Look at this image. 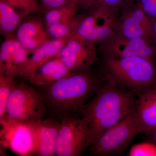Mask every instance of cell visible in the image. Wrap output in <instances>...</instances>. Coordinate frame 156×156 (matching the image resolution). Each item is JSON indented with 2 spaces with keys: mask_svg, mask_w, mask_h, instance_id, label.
<instances>
[{
  "mask_svg": "<svg viewBox=\"0 0 156 156\" xmlns=\"http://www.w3.org/2000/svg\"><path fill=\"white\" fill-rule=\"evenodd\" d=\"M99 81L87 71L71 72L52 83L38 87L48 112L61 121L81 115L89 98L100 88Z\"/></svg>",
  "mask_w": 156,
  "mask_h": 156,
  "instance_id": "6da1fadb",
  "label": "cell"
},
{
  "mask_svg": "<svg viewBox=\"0 0 156 156\" xmlns=\"http://www.w3.org/2000/svg\"><path fill=\"white\" fill-rule=\"evenodd\" d=\"M135 95L109 82L101 86L95 96L81 111V115L89 123L92 143L105 131L134 112Z\"/></svg>",
  "mask_w": 156,
  "mask_h": 156,
  "instance_id": "7a4b0ae2",
  "label": "cell"
},
{
  "mask_svg": "<svg viewBox=\"0 0 156 156\" xmlns=\"http://www.w3.org/2000/svg\"><path fill=\"white\" fill-rule=\"evenodd\" d=\"M102 72L107 82L135 95L156 85L154 62L142 57L119 58L105 56Z\"/></svg>",
  "mask_w": 156,
  "mask_h": 156,
  "instance_id": "3957f363",
  "label": "cell"
},
{
  "mask_svg": "<svg viewBox=\"0 0 156 156\" xmlns=\"http://www.w3.org/2000/svg\"><path fill=\"white\" fill-rule=\"evenodd\" d=\"M47 112L38 90L24 80L17 82L9 98L5 117L20 122L35 124L43 119Z\"/></svg>",
  "mask_w": 156,
  "mask_h": 156,
  "instance_id": "277c9868",
  "label": "cell"
},
{
  "mask_svg": "<svg viewBox=\"0 0 156 156\" xmlns=\"http://www.w3.org/2000/svg\"><path fill=\"white\" fill-rule=\"evenodd\" d=\"M134 113L125 117L106 131L90 146L92 154L116 155L122 153L140 134Z\"/></svg>",
  "mask_w": 156,
  "mask_h": 156,
  "instance_id": "5b68a950",
  "label": "cell"
},
{
  "mask_svg": "<svg viewBox=\"0 0 156 156\" xmlns=\"http://www.w3.org/2000/svg\"><path fill=\"white\" fill-rule=\"evenodd\" d=\"M55 156H80L92 144L88 121L83 116L68 117L60 121Z\"/></svg>",
  "mask_w": 156,
  "mask_h": 156,
  "instance_id": "8992f818",
  "label": "cell"
},
{
  "mask_svg": "<svg viewBox=\"0 0 156 156\" xmlns=\"http://www.w3.org/2000/svg\"><path fill=\"white\" fill-rule=\"evenodd\" d=\"M89 14L81 17L71 37L96 44L103 42L115 33L117 18L115 10L102 5H96Z\"/></svg>",
  "mask_w": 156,
  "mask_h": 156,
  "instance_id": "52a82bcc",
  "label": "cell"
},
{
  "mask_svg": "<svg viewBox=\"0 0 156 156\" xmlns=\"http://www.w3.org/2000/svg\"><path fill=\"white\" fill-rule=\"evenodd\" d=\"M35 124L20 122L6 117L0 119L1 147L18 155H33Z\"/></svg>",
  "mask_w": 156,
  "mask_h": 156,
  "instance_id": "ba28073f",
  "label": "cell"
},
{
  "mask_svg": "<svg viewBox=\"0 0 156 156\" xmlns=\"http://www.w3.org/2000/svg\"><path fill=\"white\" fill-rule=\"evenodd\" d=\"M100 50L105 56L127 58L140 56L154 62L156 50L151 40L128 38L119 34H113L101 42Z\"/></svg>",
  "mask_w": 156,
  "mask_h": 156,
  "instance_id": "9c48e42d",
  "label": "cell"
},
{
  "mask_svg": "<svg viewBox=\"0 0 156 156\" xmlns=\"http://www.w3.org/2000/svg\"><path fill=\"white\" fill-rule=\"evenodd\" d=\"M124 5L122 15L117 19L115 33L128 38L151 40L152 22L140 6L132 1Z\"/></svg>",
  "mask_w": 156,
  "mask_h": 156,
  "instance_id": "30bf717a",
  "label": "cell"
},
{
  "mask_svg": "<svg viewBox=\"0 0 156 156\" xmlns=\"http://www.w3.org/2000/svg\"><path fill=\"white\" fill-rule=\"evenodd\" d=\"M95 44L71 37L57 56L71 71H88L98 60Z\"/></svg>",
  "mask_w": 156,
  "mask_h": 156,
  "instance_id": "8fae6325",
  "label": "cell"
},
{
  "mask_svg": "<svg viewBox=\"0 0 156 156\" xmlns=\"http://www.w3.org/2000/svg\"><path fill=\"white\" fill-rule=\"evenodd\" d=\"M28 55L16 37H7L0 48V75L17 79Z\"/></svg>",
  "mask_w": 156,
  "mask_h": 156,
  "instance_id": "7c38bea8",
  "label": "cell"
},
{
  "mask_svg": "<svg viewBox=\"0 0 156 156\" xmlns=\"http://www.w3.org/2000/svg\"><path fill=\"white\" fill-rule=\"evenodd\" d=\"M61 122L51 117L40 121L34 126V154L55 156Z\"/></svg>",
  "mask_w": 156,
  "mask_h": 156,
  "instance_id": "4fadbf2b",
  "label": "cell"
},
{
  "mask_svg": "<svg viewBox=\"0 0 156 156\" xmlns=\"http://www.w3.org/2000/svg\"><path fill=\"white\" fill-rule=\"evenodd\" d=\"M136 95L134 119L140 133L147 134L156 126V85Z\"/></svg>",
  "mask_w": 156,
  "mask_h": 156,
  "instance_id": "5bb4252c",
  "label": "cell"
},
{
  "mask_svg": "<svg viewBox=\"0 0 156 156\" xmlns=\"http://www.w3.org/2000/svg\"><path fill=\"white\" fill-rule=\"evenodd\" d=\"M70 37L49 40L39 48L30 52L28 58L23 66L18 78L26 80L37 68L57 56Z\"/></svg>",
  "mask_w": 156,
  "mask_h": 156,
  "instance_id": "9a60e30c",
  "label": "cell"
},
{
  "mask_svg": "<svg viewBox=\"0 0 156 156\" xmlns=\"http://www.w3.org/2000/svg\"><path fill=\"white\" fill-rule=\"evenodd\" d=\"M71 72L56 56L37 68L27 80L37 87H43L58 80Z\"/></svg>",
  "mask_w": 156,
  "mask_h": 156,
  "instance_id": "2e32d148",
  "label": "cell"
},
{
  "mask_svg": "<svg viewBox=\"0 0 156 156\" xmlns=\"http://www.w3.org/2000/svg\"><path fill=\"white\" fill-rule=\"evenodd\" d=\"M48 35L43 22L33 19L21 23L17 28L15 37L30 53L49 41Z\"/></svg>",
  "mask_w": 156,
  "mask_h": 156,
  "instance_id": "e0dca14e",
  "label": "cell"
},
{
  "mask_svg": "<svg viewBox=\"0 0 156 156\" xmlns=\"http://www.w3.org/2000/svg\"><path fill=\"white\" fill-rule=\"evenodd\" d=\"M22 16L12 6L4 1H0V30L1 33L7 37L16 29Z\"/></svg>",
  "mask_w": 156,
  "mask_h": 156,
  "instance_id": "ac0fdd59",
  "label": "cell"
},
{
  "mask_svg": "<svg viewBox=\"0 0 156 156\" xmlns=\"http://www.w3.org/2000/svg\"><path fill=\"white\" fill-rule=\"evenodd\" d=\"M78 5L71 1L64 5L49 9L45 16V21L47 26L65 22L76 17V11Z\"/></svg>",
  "mask_w": 156,
  "mask_h": 156,
  "instance_id": "d6986e66",
  "label": "cell"
},
{
  "mask_svg": "<svg viewBox=\"0 0 156 156\" xmlns=\"http://www.w3.org/2000/svg\"><path fill=\"white\" fill-rule=\"evenodd\" d=\"M81 17L76 16L65 22L48 25L47 31L48 34L54 39L70 37L73 34Z\"/></svg>",
  "mask_w": 156,
  "mask_h": 156,
  "instance_id": "ffe728a7",
  "label": "cell"
},
{
  "mask_svg": "<svg viewBox=\"0 0 156 156\" xmlns=\"http://www.w3.org/2000/svg\"><path fill=\"white\" fill-rule=\"evenodd\" d=\"M17 82L16 79L0 75V119L5 116L9 98Z\"/></svg>",
  "mask_w": 156,
  "mask_h": 156,
  "instance_id": "44dd1931",
  "label": "cell"
},
{
  "mask_svg": "<svg viewBox=\"0 0 156 156\" xmlns=\"http://www.w3.org/2000/svg\"><path fill=\"white\" fill-rule=\"evenodd\" d=\"M14 8L21 16H25L40 11L38 0H2Z\"/></svg>",
  "mask_w": 156,
  "mask_h": 156,
  "instance_id": "7402d4cb",
  "label": "cell"
},
{
  "mask_svg": "<svg viewBox=\"0 0 156 156\" xmlns=\"http://www.w3.org/2000/svg\"><path fill=\"white\" fill-rule=\"evenodd\" d=\"M129 155L156 156V145L152 142L137 144L131 147Z\"/></svg>",
  "mask_w": 156,
  "mask_h": 156,
  "instance_id": "603a6c76",
  "label": "cell"
},
{
  "mask_svg": "<svg viewBox=\"0 0 156 156\" xmlns=\"http://www.w3.org/2000/svg\"><path fill=\"white\" fill-rule=\"evenodd\" d=\"M135 1L138 3L149 17L153 18L152 21L156 18V0H129Z\"/></svg>",
  "mask_w": 156,
  "mask_h": 156,
  "instance_id": "cb8c5ba5",
  "label": "cell"
},
{
  "mask_svg": "<svg viewBox=\"0 0 156 156\" xmlns=\"http://www.w3.org/2000/svg\"><path fill=\"white\" fill-rule=\"evenodd\" d=\"M129 0H98L95 5H104L115 10L118 7L124 5Z\"/></svg>",
  "mask_w": 156,
  "mask_h": 156,
  "instance_id": "d4e9b609",
  "label": "cell"
},
{
  "mask_svg": "<svg viewBox=\"0 0 156 156\" xmlns=\"http://www.w3.org/2000/svg\"><path fill=\"white\" fill-rule=\"evenodd\" d=\"M43 5L49 9L58 8L66 5L72 0H41Z\"/></svg>",
  "mask_w": 156,
  "mask_h": 156,
  "instance_id": "484cf974",
  "label": "cell"
},
{
  "mask_svg": "<svg viewBox=\"0 0 156 156\" xmlns=\"http://www.w3.org/2000/svg\"><path fill=\"white\" fill-rule=\"evenodd\" d=\"M77 5L85 6H95L98 0H72Z\"/></svg>",
  "mask_w": 156,
  "mask_h": 156,
  "instance_id": "4316f807",
  "label": "cell"
},
{
  "mask_svg": "<svg viewBox=\"0 0 156 156\" xmlns=\"http://www.w3.org/2000/svg\"><path fill=\"white\" fill-rule=\"evenodd\" d=\"M151 40L156 50V18L152 21Z\"/></svg>",
  "mask_w": 156,
  "mask_h": 156,
  "instance_id": "83f0119b",
  "label": "cell"
},
{
  "mask_svg": "<svg viewBox=\"0 0 156 156\" xmlns=\"http://www.w3.org/2000/svg\"><path fill=\"white\" fill-rule=\"evenodd\" d=\"M151 140L152 142L156 145V126L154 128L148 133H147Z\"/></svg>",
  "mask_w": 156,
  "mask_h": 156,
  "instance_id": "f1b7e54d",
  "label": "cell"
}]
</instances>
